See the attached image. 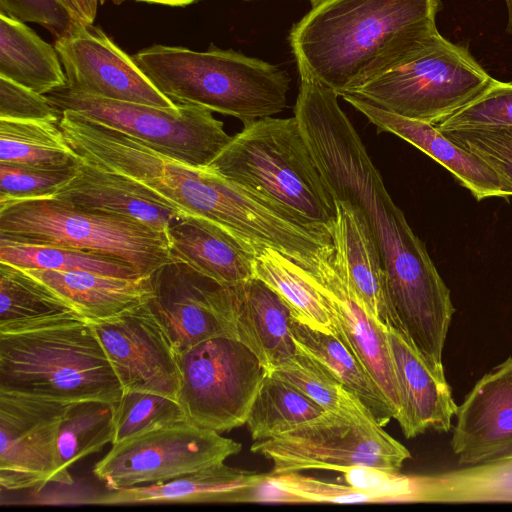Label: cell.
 Listing matches in <instances>:
<instances>
[{
    "label": "cell",
    "mask_w": 512,
    "mask_h": 512,
    "mask_svg": "<svg viewBox=\"0 0 512 512\" xmlns=\"http://www.w3.org/2000/svg\"><path fill=\"white\" fill-rule=\"evenodd\" d=\"M299 93L294 107L305 141L335 199L362 216L379 251L389 305L399 311L425 310L449 288L424 243L390 197L339 95L297 61Z\"/></svg>",
    "instance_id": "cell-1"
},
{
    "label": "cell",
    "mask_w": 512,
    "mask_h": 512,
    "mask_svg": "<svg viewBox=\"0 0 512 512\" xmlns=\"http://www.w3.org/2000/svg\"><path fill=\"white\" fill-rule=\"evenodd\" d=\"M440 9V0H318L289 42L295 59L341 96L433 42Z\"/></svg>",
    "instance_id": "cell-2"
},
{
    "label": "cell",
    "mask_w": 512,
    "mask_h": 512,
    "mask_svg": "<svg viewBox=\"0 0 512 512\" xmlns=\"http://www.w3.org/2000/svg\"><path fill=\"white\" fill-rule=\"evenodd\" d=\"M60 113L64 138L83 162L131 181L184 214L204 217L231 231L242 232L253 222L254 195L208 167L176 160L74 111Z\"/></svg>",
    "instance_id": "cell-3"
},
{
    "label": "cell",
    "mask_w": 512,
    "mask_h": 512,
    "mask_svg": "<svg viewBox=\"0 0 512 512\" xmlns=\"http://www.w3.org/2000/svg\"><path fill=\"white\" fill-rule=\"evenodd\" d=\"M208 168L332 235L336 201L295 116L244 124Z\"/></svg>",
    "instance_id": "cell-4"
},
{
    "label": "cell",
    "mask_w": 512,
    "mask_h": 512,
    "mask_svg": "<svg viewBox=\"0 0 512 512\" xmlns=\"http://www.w3.org/2000/svg\"><path fill=\"white\" fill-rule=\"evenodd\" d=\"M151 83L175 104H194L244 124L286 107L290 77L277 66L232 49L205 52L153 45L132 56Z\"/></svg>",
    "instance_id": "cell-5"
},
{
    "label": "cell",
    "mask_w": 512,
    "mask_h": 512,
    "mask_svg": "<svg viewBox=\"0 0 512 512\" xmlns=\"http://www.w3.org/2000/svg\"><path fill=\"white\" fill-rule=\"evenodd\" d=\"M0 392L117 402L123 388L92 324L75 320L0 334Z\"/></svg>",
    "instance_id": "cell-6"
},
{
    "label": "cell",
    "mask_w": 512,
    "mask_h": 512,
    "mask_svg": "<svg viewBox=\"0 0 512 512\" xmlns=\"http://www.w3.org/2000/svg\"><path fill=\"white\" fill-rule=\"evenodd\" d=\"M0 239L107 255L129 264L143 277L173 260L167 234L52 196L0 204Z\"/></svg>",
    "instance_id": "cell-7"
},
{
    "label": "cell",
    "mask_w": 512,
    "mask_h": 512,
    "mask_svg": "<svg viewBox=\"0 0 512 512\" xmlns=\"http://www.w3.org/2000/svg\"><path fill=\"white\" fill-rule=\"evenodd\" d=\"M495 81L467 48L440 34L400 64L346 94L436 125Z\"/></svg>",
    "instance_id": "cell-8"
},
{
    "label": "cell",
    "mask_w": 512,
    "mask_h": 512,
    "mask_svg": "<svg viewBox=\"0 0 512 512\" xmlns=\"http://www.w3.org/2000/svg\"><path fill=\"white\" fill-rule=\"evenodd\" d=\"M59 111L71 110L137 138L156 151L197 167H208L231 139L211 110L194 104L161 108L77 94L66 88L45 95Z\"/></svg>",
    "instance_id": "cell-9"
},
{
    "label": "cell",
    "mask_w": 512,
    "mask_h": 512,
    "mask_svg": "<svg viewBox=\"0 0 512 512\" xmlns=\"http://www.w3.org/2000/svg\"><path fill=\"white\" fill-rule=\"evenodd\" d=\"M251 451L269 459L271 475L325 469L342 472L368 466L398 472L411 457L373 417L326 412L322 417L272 438Z\"/></svg>",
    "instance_id": "cell-10"
},
{
    "label": "cell",
    "mask_w": 512,
    "mask_h": 512,
    "mask_svg": "<svg viewBox=\"0 0 512 512\" xmlns=\"http://www.w3.org/2000/svg\"><path fill=\"white\" fill-rule=\"evenodd\" d=\"M177 401L186 420L218 433L246 424L267 369L234 337L205 340L178 355Z\"/></svg>",
    "instance_id": "cell-11"
},
{
    "label": "cell",
    "mask_w": 512,
    "mask_h": 512,
    "mask_svg": "<svg viewBox=\"0 0 512 512\" xmlns=\"http://www.w3.org/2000/svg\"><path fill=\"white\" fill-rule=\"evenodd\" d=\"M242 445L188 420L112 445L93 473L107 490L162 483L223 463Z\"/></svg>",
    "instance_id": "cell-12"
},
{
    "label": "cell",
    "mask_w": 512,
    "mask_h": 512,
    "mask_svg": "<svg viewBox=\"0 0 512 512\" xmlns=\"http://www.w3.org/2000/svg\"><path fill=\"white\" fill-rule=\"evenodd\" d=\"M147 304L169 336L177 355L205 340L235 338L229 285L172 260L150 275Z\"/></svg>",
    "instance_id": "cell-13"
},
{
    "label": "cell",
    "mask_w": 512,
    "mask_h": 512,
    "mask_svg": "<svg viewBox=\"0 0 512 512\" xmlns=\"http://www.w3.org/2000/svg\"><path fill=\"white\" fill-rule=\"evenodd\" d=\"M124 391L177 400V352L147 302L111 319L91 323Z\"/></svg>",
    "instance_id": "cell-14"
},
{
    "label": "cell",
    "mask_w": 512,
    "mask_h": 512,
    "mask_svg": "<svg viewBox=\"0 0 512 512\" xmlns=\"http://www.w3.org/2000/svg\"><path fill=\"white\" fill-rule=\"evenodd\" d=\"M68 91L106 99L175 108L104 31L93 24L80 25L56 38Z\"/></svg>",
    "instance_id": "cell-15"
},
{
    "label": "cell",
    "mask_w": 512,
    "mask_h": 512,
    "mask_svg": "<svg viewBox=\"0 0 512 512\" xmlns=\"http://www.w3.org/2000/svg\"><path fill=\"white\" fill-rule=\"evenodd\" d=\"M68 403L0 392V485L6 490L53 482L60 421Z\"/></svg>",
    "instance_id": "cell-16"
},
{
    "label": "cell",
    "mask_w": 512,
    "mask_h": 512,
    "mask_svg": "<svg viewBox=\"0 0 512 512\" xmlns=\"http://www.w3.org/2000/svg\"><path fill=\"white\" fill-rule=\"evenodd\" d=\"M330 310L333 333L356 355L387 399L397 420L401 392L394 370L387 327L375 320L352 289L343 261L334 253L312 272Z\"/></svg>",
    "instance_id": "cell-17"
},
{
    "label": "cell",
    "mask_w": 512,
    "mask_h": 512,
    "mask_svg": "<svg viewBox=\"0 0 512 512\" xmlns=\"http://www.w3.org/2000/svg\"><path fill=\"white\" fill-rule=\"evenodd\" d=\"M455 415L451 447L459 465L512 459V357L476 382Z\"/></svg>",
    "instance_id": "cell-18"
},
{
    "label": "cell",
    "mask_w": 512,
    "mask_h": 512,
    "mask_svg": "<svg viewBox=\"0 0 512 512\" xmlns=\"http://www.w3.org/2000/svg\"><path fill=\"white\" fill-rule=\"evenodd\" d=\"M341 97L379 131L402 138L444 166L478 201L512 196L509 186L487 163L447 138L434 124L398 115L355 95Z\"/></svg>",
    "instance_id": "cell-19"
},
{
    "label": "cell",
    "mask_w": 512,
    "mask_h": 512,
    "mask_svg": "<svg viewBox=\"0 0 512 512\" xmlns=\"http://www.w3.org/2000/svg\"><path fill=\"white\" fill-rule=\"evenodd\" d=\"M79 208L128 218L168 235L184 213L131 181L78 158L74 176L50 195Z\"/></svg>",
    "instance_id": "cell-20"
},
{
    "label": "cell",
    "mask_w": 512,
    "mask_h": 512,
    "mask_svg": "<svg viewBox=\"0 0 512 512\" xmlns=\"http://www.w3.org/2000/svg\"><path fill=\"white\" fill-rule=\"evenodd\" d=\"M173 260L225 285L254 276L253 240L222 225L192 214H183L168 229Z\"/></svg>",
    "instance_id": "cell-21"
},
{
    "label": "cell",
    "mask_w": 512,
    "mask_h": 512,
    "mask_svg": "<svg viewBox=\"0 0 512 512\" xmlns=\"http://www.w3.org/2000/svg\"><path fill=\"white\" fill-rule=\"evenodd\" d=\"M387 330L402 398V411L397 421L403 434L413 438L428 429L448 432L457 405L445 377L429 367L399 330L392 327Z\"/></svg>",
    "instance_id": "cell-22"
},
{
    "label": "cell",
    "mask_w": 512,
    "mask_h": 512,
    "mask_svg": "<svg viewBox=\"0 0 512 512\" xmlns=\"http://www.w3.org/2000/svg\"><path fill=\"white\" fill-rule=\"evenodd\" d=\"M235 338L247 346L269 372L297 352L291 310L264 281L253 276L229 285Z\"/></svg>",
    "instance_id": "cell-23"
},
{
    "label": "cell",
    "mask_w": 512,
    "mask_h": 512,
    "mask_svg": "<svg viewBox=\"0 0 512 512\" xmlns=\"http://www.w3.org/2000/svg\"><path fill=\"white\" fill-rule=\"evenodd\" d=\"M335 201L333 244L343 261L349 283L366 311L382 325L391 327L386 277L379 251L356 209L344 201Z\"/></svg>",
    "instance_id": "cell-24"
},
{
    "label": "cell",
    "mask_w": 512,
    "mask_h": 512,
    "mask_svg": "<svg viewBox=\"0 0 512 512\" xmlns=\"http://www.w3.org/2000/svg\"><path fill=\"white\" fill-rule=\"evenodd\" d=\"M266 473L214 464L173 480L139 485L105 493L89 503L100 505L159 503H233L234 493L261 481Z\"/></svg>",
    "instance_id": "cell-25"
},
{
    "label": "cell",
    "mask_w": 512,
    "mask_h": 512,
    "mask_svg": "<svg viewBox=\"0 0 512 512\" xmlns=\"http://www.w3.org/2000/svg\"><path fill=\"white\" fill-rule=\"evenodd\" d=\"M25 270L70 302L90 323L116 317L153 295L150 276L123 278L87 271Z\"/></svg>",
    "instance_id": "cell-26"
},
{
    "label": "cell",
    "mask_w": 512,
    "mask_h": 512,
    "mask_svg": "<svg viewBox=\"0 0 512 512\" xmlns=\"http://www.w3.org/2000/svg\"><path fill=\"white\" fill-rule=\"evenodd\" d=\"M75 320L86 319L60 294L25 269L0 262V334Z\"/></svg>",
    "instance_id": "cell-27"
},
{
    "label": "cell",
    "mask_w": 512,
    "mask_h": 512,
    "mask_svg": "<svg viewBox=\"0 0 512 512\" xmlns=\"http://www.w3.org/2000/svg\"><path fill=\"white\" fill-rule=\"evenodd\" d=\"M0 76L39 94L65 88L67 79L54 46L24 22L0 14Z\"/></svg>",
    "instance_id": "cell-28"
},
{
    "label": "cell",
    "mask_w": 512,
    "mask_h": 512,
    "mask_svg": "<svg viewBox=\"0 0 512 512\" xmlns=\"http://www.w3.org/2000/svg\"><path fill=\"white\" fill-rule=\"evenodd\" d=\"M290 330L297 347L328 368L358 397L380 426H385L394 418L382 391L360 360L338 336L312 328L293 317Z\"/></svg>",
    "instance_id": "cell-29"
},
{
    "label": "cell",
    "mask_w": 512,
    "mask_h": 512,
    "mask_svg": "<svg viewBox=\"0 0 512 512\" xmlns=\"http://www.w3.org/2000/svg\"><path fill=\"white\" fill-rule=\"evenodd\" d=\"M254 276L288 305L292 317L312 328L333 333L330 310L311 271L283 253L253 241Z\"/></svg>",
    "instance_id": "cell-30"
},
{
    "label": "cell",
    "mask_w": 512,
    "mask_h": 512,
    "mask_svg": "<svg viewBox=\"0 0 512 512\" xmlns=\"http://www.w3.org/2000/svg\"><path fill=\"white\" fill-rule=\"evenodd\" d=\"M409 502L512 501V459L410 476Z\"/></svg>",
    "instance_id": "cell-31"
},
{
    "label": "cell",
    "mask_w": 512,
    "mask_h": 512,
    "mask_svg": "<svg viewBox=\"0 0 512 512\" xmlns=\"http://www.w3.org/2000/svg\"><path fill=\"white\" fill-rule=\"evenodd\" d=\"M115 403L87 400L66 405L57 434L54 483L72 484L69 467L112 444Z\"/></svg>",
    "instance_id": "cell-32"
},
{
    "label": "cell",
    "mask_w": 512,
    "mask_h": 512,
    "mask_svg": "<svg viewBox=\"0 0 512 512\" xmlns=\"http://www.w3.org/2000/svg\"><path fill=\"white\" fill-rule=\"evenodd\" d=\"M0 163L47 171L74 170L78 157L59 121L0 119Z\"/></svg>",
    "instance_id": "cell-33"
},
{
    "label": "cell",
    "mask_w": 512,
    "mask_h": 512,
    "mask_svg": "<svg viewBox=\"0 0 512 512\" xmlns=\"http://www.w3.org/2000/svg\"><path fill=\"white\" fill-rule=\"evenodd\" d=\"M320 405L289 382L267 372L246 425L255 441L272 438L322 417Z\"/></svg>",
    "instance_id": "cell-34"
},
{
    "label": "cell",
    "mask_w": 512,
    "mask_h": 512,
    "mask_svg": "<svg viewBox=\"0 0 512 512\" xmlns=\"http://www.w3.org/2000/svg\"><path fill=\"white\" fill-rule=\"evenodd\" d=\"M0 262L23 269L87 271L123 278L143 277L129 264L107 255L63 246L24 244L2 239Z\"/></svg>",
    "instance_id": "cell-35"
},
{
    "label": "cell",
    "mask_w": 512,
    "mask_h": 512,
    "mask_svg": "<svg viewBox=\"0 0 512 512\" xmlns=\"http://www.w3.org/2000/svg\"><path fill=\"white\" fill-rule=\"evenodd\" d=\"M269 373L298 388L327 412L373 417L328 368L298 347L292 357Z\"/></svg>",
    "instance_id": "cell-36"
},
{
    "label": "cell",
    "mask_w": 512,
    "mask_h": 512,
    "mask_svg": "<svg viewBox=\"0 0 512 512\" xmlns=\"http://www.w3.org/2000/svg\"><path fill=\"white\" fill-rule=\"evenodd\" d=\"M186 420L177 400L155 393L124 391L115 403L112 445Z\"/></svg>",
    "instance_id": "cell-37"
},
{
    "label": "cell",
    "mask_w": 512,
    "mask_h": 512,
    "mask_svg": "<svg viewBox=\"0 0 512 512\" xmlns=\"http://www.w3.org/2000/svg\"><path fill=\"white\" fill-rule=\"evenodd\" d=\"M99 0H0V14L40 24L56 38L93 24Z\"/></svg>",
    "instance_id": "cell-38"
},
{
    "label": "cell",
    "mask_w": 512,
    "mask_h": 512,
    "mask_svg": "<svg viewBox=\"0 0 512 512\" xmlns=\"http://www.w3.org/2000/svg\"><path fill=\"white\" fill-rule=\"evenodd\" d=\"M435 126L440 131L512 126V83L496 80L475 99Z\"/></svg>",
    "instance_id": "cell-39"
},
{
    "label": "cell",
    "mask_w": 512,
    "mask_h": 512,
    "mask_svg": "<svg viewBox=\"0 0 512 512\" xmlns=\"http://www.w3.org/2000/svg\"><path fill=\"white\" fill-rule=\"evenodd\" d=\"M480 157L512 190V126H484L441 131Z\"/></svg>",
    "instance_id": "cell-40"
},
{
    "label": "cell",
    "mask_w": 512,
    "mask_h": 512,
    "mask_svg": "<svg viewBox=\"0 0 512 512\" xmlns=\"http://www.w3.org/2000/svg\"><path fill=\"white\" fill-rule=\"evenodd\" d=\"M76 168L69 171H47L0 163V204L54 194L68 182Z\"/></svg>",
    "instance_id": "cell-41"
},
{
    "label": "cell",
    "mask_w": 512,
    "mask_h": 512,
    "mask_svg": "<svg viewBox=\"0 0 512 512\" xmlns=\"http://www.w3.org/2000/svg\"><path fill=\"white\" fill-rule=\"evenodd\" d=\"M270 480L278 487L286 490L303 503H375V498L353 486L326 482L299 472H288L276 475L269 473Z\"/></svg>",
    "instance_id": "cell-42"
},
{
    "label": "cell",
    "mask_w": 512,
    "mask_h": 512,
    "mask_svg": "<svg viewBox=\"0 0 512 512\" xmlns=\"http://www.w3.org/2000/svg\"><path fill=\"white\" fill-rule=\"evenodd\" d=\"M60 117L45 95L0 76V119L58 122Z\"/></svg>",
    "instance_id": "cell-43"
},
{
    "label": "cell",
    "mask_w": 512,
    "mask_h": 512,
    "mask_svg": "<svg viewBox=\"0 0 512 512\" xmlns=\"http://www.w3.org/2000/svg\"><path fill=\"white\" fill-rule=\"evenodd\" d=\"M136 1L181 7V6H186V5L193 3L195 0H136Z\"/></svg>",
    "instance_id": "cell-44"
},
{
    "label": "cell",
    "mask_w": 512,
    "mask_h": 512,
    "mask_svg": "<svg viewBox=\"0 0 512 512\" xmlns=\"http://www.w3.org/2000/svg\"><path fill=\"white\" fill-rule=\"evenodd\" d=\"M505 3L507 6V11H508V22H507L506 31L509 34H512V0H505Z\"/></svg>",
    "instance_id": "cell-45"
}]
</instances>
